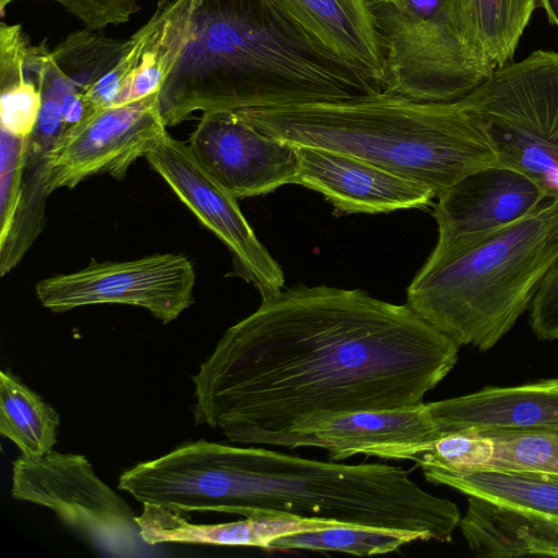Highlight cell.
Returning a JSON list of instances; mask_svg holds the SVG:
<instances>
[{
  "instance_id": "cell-1",
  "label": "cell",
  "mask_w": 558,
  "mask_h": 558,
  "mask_svg": "<svg viewBox=\"0 0 558 558\" xmlns=\"http://www.w3.org/2000/svg\"><path fill=\"white\" fill-rule=\"evenodd\" d=\"M459 348L408 303L282 289L231 326L192 377L194 422L230 442L279 447L345 414L423 403Z\"/></svg>"
},
{
  "instance_id": "cell-2",
  "label": "cell",
  "mask_w": 558,
  "mask_h": 558,
  "mask_svg": "<svg viewBox=\"0 0 558 558\" xmlns=\"http://www.w3.org/2000/svg\"><path fill=\"white\" fill-rule=\"evenodd\" d=\"M179 511L333 521L450 542L461 521L450 499L423 489L401 465L347 464L207 440L180 446L167 471Z\"/></svg>"
},
{
  "instance_id": "cell-3",
  "label": "cell",
  "mask_w": 558,
  "mask_h": 558,
  "mask_svg": "<svg viewBox=\"0 0 558 558\" xmlns=\"http://www.w3.org/2000/svg\"><path fill=\"white\" fill-rule=\"evenodd\" d=\"M330 56L271 0H202L157 98L162 123L195 111L330 101L381 92Z\"/></svg>"
},
{
  "instance_id": "cell-4",
  "label": "cell",
  "mask_w": 558,
  "mask_h": 558,
  "mask_svg": "<svg viewBox=\"0 0 558 558\" xmlns=\"http://www.w3.org/2000/svg\"><path fill=\"white\" fill-rule=\"evenodd\" d=\"M233 111L272 137L356 157L429 186L436 197L466 174L498 163L486 133L459 99L421 101L381 90Z\"/></svg>"
},
{
  "instance_id": "cell-5",
  "label": "cell",
  "mask_w": 558,
  "mask_h": 558,
  "mask_svg": "<svg viewBox=\"0 0 558 558\" xmlns=\"http://www.w3.org/2000/svg\"><path fill=\"white\" fill-rule=\"evenodd\" d=\"M558 255V197L473 236L437 240L408 304L458 345L495 347L526 311Z\"/></svg>"
},
{
  "instance_id": "cell-6",
  "label": "cell",
  "mask_w": 558,
  "mask_h": 558,
  "mask_svg": "<svg viewBox=\"0 0 558 558\" xmlns=\"http://www.w3.org/2000/svg\"><path fill=\"white\" fill-rule=\"evenodd\" d=\"M368 2L385 61V92L454 101L496 69L466 38L454 0Z\"/></svg>"
},
{
  "instance_id": "cell-7",
  "label": "cell",
  "mask_w": 558,
  "mask_h": 558,
  "mask_svg": "<svg viewBox=\"0 0 558 558\" xmlns=\"http://www.w3.org/2000/svg\"><path fill=\"white\" fill-rule=\"evenodd\" d=\"M463 109L489 138L498 163L558 197V51L536 50L495 69L468 95Z\"/></svg>"
},
{
  "instance_id": "cell-8",
  "label": "cell",
  "mask_w": 558,
  "mask_h": 558,
  "mask_svg": "<svg viewBox=\"0 0 558 558\" xmlns=\"http://www.w3.org/2000/svg\"><path fill=\"white\" fill-rule=\"evenodd\" d=\"M11 495L52 510L66 526L108 555L136 557L146 544L136 515L83 454L52 449L37 458L19 457L12 464Z\"/></svg>"
},
{
  "instance_id": "cell-9",
  "label": "cell",
  "mask_w": 558,
  "mask_h": 558,
  "mask_svg": "<svg viewBox=\"0 0 558 558\" xmlns=\"http://www.w3.org/2000/svg\"><path fill=\"white\" fill-rule=\"evenodd\" d=\"M192 262L177 254H154L126 262L98 263L38 281L36 296L52 312L93 304H125L147 310L168 324L193 303Z\"/></svg>"
},
{
  "instance_id": "cell-10",
  "label": "cell",
  "mask_w": 558,
  "mask_h": 558,
  "mask_svg": "<svg viewBox=\"0 0 558 558\" xmlns=\"http://www.w3.org/2000/svg\"><path fill=\"white\" fill-rule=\"evenodd\" d=\"M159 93V92H158ZM158 93L137 101L88 113L68 126L46 156L44 192L73 189L95 174L121 180L167 132L157 106Z\"/></svg>"
},
{
  "instance_id": "cell-11",
  "label": "cell",
  "mask_w": 558,
  "mask_h": 558,
  "mask_svg": "<svg viewBox=\"0 0 558 558\" xmlns=\"http://www.w3.org/2000/svg\"><path fill=\"white\" fill-rule=\"evenodd\" d=\"M179 199L232 253L236 274L262 299L283 289L280 265L259 242L231 195L197 160L190 146L163 133L145 156Z\"/></svg>"
},
{
  "instance_id": "cell-12",
  "label": "cell",
  "mask_w": 558,
  "mask_h": 558,
  "mask_svg": "<svg viewBox=\"0 0 558 558\" xmlns=\"http://www.w3.org/2000/svg\"><path fill=\"white\" fill-rule=\"evenodd\" d=\"M189 146L235 198L298 182L294 145L263 133L233 110L203 112Z\"/></svg>"
},
{
  "instance_id": "cell-13",
  "label": "cell",
  "mask_w": 558,
  "mask_h": 558,
  "mask_svg": "<svg viewBox=\"0 0 558 558\" xmlns=\"http://www.w3.org/2000/svg\"><path fill=\"white\" fill-rule=\"evenodd\" d=\"M202 0H161L135 33L125 39L117 64L82 93L89 111L143 99L158 93L192 37Z\"/></svg>"
},
{
  "instance_id": "cell-14",
  "label": "cell",
  "mask_w": 558,
  "mask_h": 558,
  "mask_svg": "<svg viewBox=\"0 0 558 558\" xmlns=\"http://www.w3.org/2000/svg\"><path fill=\"white\" fill-rule=\"evenodd\" d=\"M296 184L322 193L343 213H388L427 206L436 193L427 185L356 157L294 145Z\"/></svg>"
},
{
  "instance_id": "cell-15",
  "label": "cell",
  "mask_w": 558,
  "mask_h": 558,
  "mask_svg": "<svg viewBox=\"0 0 558 558\" xmlns=\"http://www.w3.org/2000/svg\"><path fill=\"white\" fill-rule=\"evenodd\" d=\"M550 201L524 173L493 165L475 170L437 196V240L468 238L518 221Z\"/></svg>"
},
{
  "instance_id": "cell-16",
  "label": "cell",
  "mask_w": 558,
  "mask_h": 558,
  "mask_svg": "<svg viewBox=\"0 0 558 558\" xmlns=\"http://www.w3.org/2000/svg\"><path fill=\"white\" fill-rule=\"evenodd\" d=\"M439 438L425 402L390 411L350 413L322 422L283 439L279 447L328 451L331 461L353 456L407 460L414 450Z\"/></svg>"
},
{
  "instance_id": "cell-17",
  "label": "cell",
  "mask_w": 558,
  "mask_h": 558,
  "mask_svg": "<svg viewBox=\"0 0 558 558\" xmlns=\"http://www.w3.org/2000/svg\"><path fill=\"white\" fill-rule=\"evenodd\" d=\"M426 405L439 438L458 432L558 433V378L487 387Z\"/></svg>"
},
{
  "instance_id": "cell-18",
  "label": "cell",
  "mask_w": 558,
  "mask_h": 558,
  "mask_svg": "<svg viewBox=\"0 0 558 558\" xmlns=\"http://www.w3.org/2000/svg\"><path fill=\"white\" fill-rule=\"evenodd\" d=\"M330 56L384 90L386 72L368 0H271Z\"/></svg>"
},
{
  "instance_id": "cell-19",
  "label": "cell",
  "mask_w": 558,
  "mask_h": 558,
  "mask_svg": "<svg viewBox=\"0 0 558 558\" xmlns=\"http://www.w3.org/2000/svg\"><path fill=\"white\" fill-rule=\"evenodd\" d=\"M135 517L147 545L162 543L248 546L269 549L277 538L295 533L343 526L333 521L289 517H250L225 523H192L183 513L160 505L143 504Z\"/></svg>"
},
{
  "instance_id": "cell-20",
  "label": "cell",
  "mask_w": 558,
  "mask_h": 558,
  "mask_svg": "<svg viewBox=\"0 0 558 558\" xmlns=\"http://www.w3.org/2000/svg\"><path fill=\"white\" fill-rule=\"evenodd\" d=\"M460 529L480 558L558 557V519L466 496Z\"/></svg>"
},
{
  "instance_id": "cell-21",
  "label": "cell",
  "mask_w": 558,
  "mask_h": 558,
  "mask_svg": "<svg viewBox=\"0 0 558 558\" xmlns=\"http://www.w3.org/2000/svg\"><path fill=\"white\" fill-rule=\"evenodd\" d=\"M428 482L465 496L558 519V473L423 469Z\"/></svg>"
},
{
  "instance_id": "cell-22",
  "label": "cell",
  "mask_w": 558,
  "mask_h": 558,
  "mask_svg": "<svg viewBox=\"0 0 558 558\" xmlns=\"http://www.w3.org/2000/svg\"><path fill=\"white\" fill-rule=\"evenodd\" d=\"M472 46L496 69L512 62L537 0H454Z\"/></svg>"
},
{
  "instance_id": "cell-23",
  "label": "cell",
  "mask_w": 558,
  "mask_h": 558,
  "mask_svg": "<svg viewBox=\"0 0 558 558\" xmlns=\"http://www.w3.org/2000/svg\"><path fill=\"white\" fill-rule=\"evenodd\" d=\"M31 43L20 24L0 25V123L10 134L28 138L38 120L39 83L25 71Z\"/></svg>"
},
{
  "instance_id": "cell-24",
  "label": "cell",
  "mask_w": 558,
  "mask_h": 558,
  "mask_svg": "<svg viewBox=\"0 0 558 558\" xmlns=\"http://www.w3.org/2000/svg\"><path fill=\"white\" fill-rule=\"evenodd\" d=\"M60 417L35 391L12 374L0 372V433L22 456L41 457L57 441Z\"/></svg>"
},
{
  "instance_id": "cell-25",
  "label": "cell",
  "mask_w": 558,
  "mask_h": 558,
  "mask_svg": "<svg viewBox=\"0 0 558 558\" xmlns=\"http://www.w3.org/2000/svg\"><path fill=\"white\" fill-rule=\"evenodd\" d=\"M422 541L412 532L337 526L281 536L269 549H304L312 551H339L359 557L389 554L402 546Z\"/></svg>"
},
{
  "instance_id": "cell-26",
  "label": "cell",
  "mask_w": 558,
  "mask_h": 558,
  "mask_svg": "<svg viewBox=\"0 0 558 558\" xmlns=\"http://www.w3.org/2000/svg\"><path fill=\"white\" fill-rule=\"evenodd\" d=\"M125 39L111 38L101 28L85 26L69 34L50 53L62 73L83 93L117 64Z\"/></svg>"
},
{
  "instance_id": "cell-27",
  "label": "cell",
  "mask_w": 558,
  "mask_h": 558,
  "mask_svg": "<svg viewBox=\"0 0 558 558\" xmlns=\"http://www.w3.org/2000/svg\"><path fill=\"white\" fill-rule=\"evenodd\" d=\"M485 434L493 438L494 456L484 470L553 473L557 457L558 433L519 430Z\"/></svg>"
},
{
  "instance_id": "cell-28",
  "label": "cell",
  "mask_w": 558,
  "mask_h": 558,
  "mask_svg": "<svg viewBox=\"0 0 558 558\" xmlns=\"http://www.w3.org/2000/svg\"><path fill=\"white\" fill-rule=\"evenodd\" d=\"M494 456L493 438L485 433L445 435L413 451L408 460L423 469L468 471L486 468Z\"/></svg>"
},
{
  "instance_id": "cell-29",
  "label": "cell",
  "mask_w": 558,
  "mask_h": 558,
  "mask_svg": "<svg viewBox=\"0 0 558 558\" xmlns=\"http://www.w3.org/2000/svg\"><path fill=\"white\" fill-rule=\"evenodd\" d=\"M28 138L1 129L0 135V243L10 233L19 210L27 162Z\"/></svg>"
},
{
  "instance_id": "cell-30",
  "label": "cell",
  "mask_w": 558,
  "mask_h": 558,
  "mask_svg": "<svg viewBox=\"0 0 558 558\" xmlns=\"http://www.w3.org/2000/svg\"><path fill=\"white\" fill-rule=\"evenodd\" d=\"M529 311L535 336L541 340H558V255L542 278Z\"/></svg>"
},
{
  "instance_id": "cell-31",
  "label": "cell",
  "mask_w": 558,
  "mask_h": 558,
  "mask_svg": "<svg viewBox=\"0 0 558 558\" xmlns=\"http://www.w3.org/2000/svg\"><path fill=\"white\" fill-rule=\"evenodd\" d=\"M537 7H541L546 12L548 21L558 27V0H537Z\"/></svg>"
},
{
  "instance_id": "cell-32",
  "label": "cell",
  "mask_w": 558,
  "mask_h": 558,
  "mask_svg": "<svg viewBox=\"0 0 558 558\" xmlns=\"http://www.w3.org/2000/svg\"><path fill=\"white\" fill-rule=\"evenodd\" d=\"M15 0H0V15L1 17H4L5 10L9 4H11Z\"/></svg>"
},
{
  "instance_id": "cell-33",
  "label": "cell",
  "mask_w": 558,
  "mask_h": 558,
  "mask_svg": "<svg viewBox=\"0 0 558 558\" xmlns=\"http://www.w3.org/2000/svg\"><path fill=\"white\" fill-rule=\"evenodd\" d=\"M553 473H558V444H557V457H556V462H555V465L553 469Z\"/></svg>"
}]
</instances>
